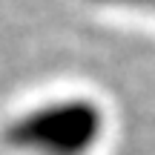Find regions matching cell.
<instances>
[{"label":"cell","instance_id":"obj_1","mask_svg":"<svg viewBox=\"0 0 155 155\" xmlns=\"http://www.w3.org/2000/svg\"><path fill=\"white\" fill-rule=\"evenodd\" d=\"M106 135V112L95 98H52L15 115L3 141L23 155H92Z\"/></svg>","mask_w":155,"mask_h":155},{"label":"cell","instance_id":"obj_2","mask_svg":"<svg viewBox=\"0 0 155 155\" xmlns=\"http://www.w3.org/2000/svg\"><path fill=\"white\" fill-rule=\"evenodd\" d=\"M109 6H138V9H155V0H98Z\"/></svg>","mask_w":155,"mask_h":155}]
</instances>
